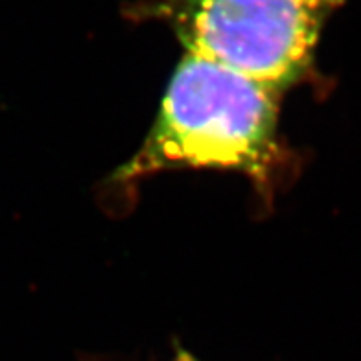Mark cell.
<instances>
[{
    "label": "cell",
    "mask_w": 361,
    "mask_h": 361,
    "mask_svg": "<svg viewBox=\"0 0 361 361\" xmlns=\"http://www.w3.org/2000/svg\"><path fill=\"white\" fill-rule=\"evenodd\" d=\"M276 96L219 63L186 54L149 135L118 177L183 166L266 177L276 157Z\"/></svg>",
    "instance_id": "6da1fadb"
},
{
    "label": "cell",
    "mask_w": 361,
    "mask_h": 361,
    "mask_svg": "<svg viewBox=\"0 0 361 361\" xmlns=\"http://www.w3.org/2000/svg\"><path fill=\"white\" fill-rule=\"evenodd\" d=\"M341 0H153L146 15L207 57L275 94L308 74L324 23Z\"/></svg>",
    "instance_id": "7a4b0ae2"
},
{
    "label": "cell",
    "mask_w": 361,
    "mask_h": 361,
    "mask_svg": "<svg viewBox=\"0 0 361 361\" xmlns=\"http://www.w3.org/2000/svg\"><path fill=\"white\" fill-rule=\"evenodd\" d=\"M173 361H197L195 357H192L190 354H186V352H180V354H177L176 360Z\"/></svg>",
    "instance_id": "3957f363"
}]
</instances>
